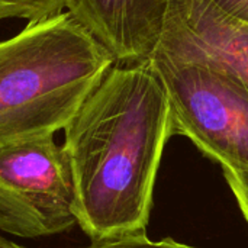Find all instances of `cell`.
I'll use <instances>...</instances> for the list:
<instances>
[{"label": "cell", "instance_id": "obj_1", "mask_svg": "<svg viewBox=\"0 0 248 248\" xmlns=\"http://www.w3.org/2000/svg\"><path fill=\"white\" fill-rule=\"evenodd\" d=\"M171 135L169 97L150 60L115 64L64 126L74 214L93 243L145 232Z\"/></svg>", "mask_w": 248, "mask_h": 248}, {"label": "cell", "instance_id": "obj_2", "mask_svg": "<svg viewBox=\"0 0 248 248\" xmlns=\"http://www.w3.org/2000/svg\"><path fill=\"white\" fill-rule=\"evenodd\" d=\"M115 64L68 10L0 41V147L64 129Z\"/></svg>", "mask_w": 248, "mask_h": 248}, {"label": "cell", "instance_id": "obj_3", "mask_svg": "<svg viewBox=\"0 0 248 248\" xmlns=\"http://www.w3.org/2000/svg\"><path fill=\"white\" fill-rule=\"evenodd\" d=\"M171 109L173 135L189 138L222 169L248 171V84L199 64L148 57Z\"/></svg>", "mask_w": 248, "mask_h": 248}, {"label": "cell", "instance_id": "obj_4", "mask_svg": "<svg viewBox=\"0 0 248 248\" xmlns=\"http://www.w3.org/2000/svg\"><path fill=\"white\" fill-rule=\"evenodd\" d=\"M70 163L54 135L0 147V230L20 238L77 224Z\"/></svg>", "mask_w": 248, "mask_h": 248}, {"label": "cell", "instance_id": "obj_5", "mask_svg": "<svg viewBox=\"0 0 248 248\" xmlns=\"http://www.w3.org/2000/svg\"><path fill=\"white\" fill-rule=\"evenodd\" d=\"M151 55L205 65L248 84V23L206 0H169Z\"/></svg>", "mask_w": 248, "mask_h": 248}, {"label": "cell", "instance_id": "obj_6", "mask_svg": "<svg viewBox=\"0 0 248 248\" xmlns=\"http://www.w3.org/2000/svg\"><path fill=\"white\" fill-rule=\"evenodd\" d=\"M169 0H68L67 10L113 55L116 64L148 60Z\"/></svg>", "mask_w": 248, "mask_h": 248}, {"label": "cell", "instance_id": "obj_7", "mask_svg": "<svg viewBox=\"0 0 248 248\" xmlns=\"http://www.w3.org/2000/svg\"><path fill=\"white\" fill-rule=\"evenodd\" d=\"M68 0H0V22L23 19L36 22L67 10Z\"/></svg>", "mask_w": 248, "mask_h": 248}, {"label": "cell", "instance_id": "obj_8", "mask_svg": "<svg viewBox=\"0 0 248 248\" xmlns=\"http://www.w3.org/2000/svg\"><path fill=\"white\" fill-rule=\"evenodd\" d=\"M89 248H196L176 243L171 238H166L161 241H151L145 232L126 235L116 240L102 241V243H93V246Z\"/></svg>", "mask_w": 248, "mask_h": 248}, {"label": "cell", "instance_id": "obj_9", "mask_svg": "<svg viewBox=\"0 0 248 248\" xmlns=\"http://www.w3.org/2000/svg\"><path fill=\"white\" fill-rule=\"evenodd\" d=\"M222 171L246 221L248 222V171L230 170V169H222Z\"/></svg>", "mask_w": 248, "mask_h": 248}, {"label": "cell", "instance_id": "obj_10", "mask_svg": "<svg viewBox=\"0 0 248 248\" xmlns=\"http://www.w3.org/2000/svg\"><path fill=\"white\" fill-rule=\"evenodd\" d=\"M221 13L248 23V0H206Z\"/></svg>", "mask_w": 248, "mask_h": 248}, {"label": "cell", "instance_id": "obj_11", "mask_svg": "<svg viewBox=\"0 0 248 248\" xmlns=\"http://www.w3.org/2000/svg\"><path fill=\"white\" fill-rule=\"evenodd\" d=\"M0 248H25V247H20V246H17V244H15V243H12V241H9V240H6V238H1V237H0Z\"/></svg>", "mask_w": 248, "mask_h": 248}]
</instances>
